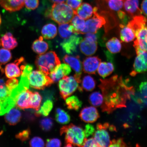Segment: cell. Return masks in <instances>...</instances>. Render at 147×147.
Listing matches in <instances>:
<instances>
[{
    "instance_id": "1",
    "label": "cell",
    "mask_w": 147,
    "mask_h": 147,
    "mask_svg": "<svg viewBox=\"0 0 147 147\" xmlns=\"http://www.w3.org/2000/svg\"><path fill=\"white\" fill-rule=\"evenodd\" d=\"M100 80V88L104 97L102 111L110 113L117 108L125 107L127 100L134 94L133 88L127 86L122 77L119 78L117 75Z\"/></svg>"
},
{
    "instance_id": "2",
    "label": "cell",
    "mask_w": 147,
    "mask_h": 147,
    "mask_svg": "<svg viewBox=\"0 0 147 147\" xmlns=\"http://www.w3.org/2000/svg\"><path fill=\"white\" fill-rule=\"evenodd\" d=\"M47 17L51 18L59 24L70 22L75 15V11L65 3H54L46 13Z\"/></svg>"
},
{
    "instance_id": "3",
    "label": "cell",
    "mask_w": 147,
    "mask_h": 147,
    "mask_svg": "<svg viewBox=\"0 0 147 147\" xmlns=\"http://www.w3.org/2000/svg\"><path fill=\"white\" fill-rule=\"evenodd\" d=\"M60 134L61 135L65 134L66 144H71L73 146L82 147L86 138L83 129L73 124L62 127Z\"/></svg>"
},
{
    "instance_id": "4",
    "label": "cell",
    "mask_w": 147,
    "mask_h": 147,
    "mask_svg": "<svg viewBox=\"0 0 147 147\" xmlns=\"http://www.w3.org/2000/svg\"><path fill=\"white\" fill-rule=\"evenodd\" d=\"M60 64L59 58L56 53L52 51L38 55L35 61L38 69L48 75L56 66Z\"/></svg>"
},
{
    "instance_id": "5",
    "label": "cell",
    "mask_w": 147,
    "mask_h": 147,
    "mask_svg": "<svg viewBox=\"0 0 147 147\" xmlns=\"http://www.w3.org/2000/svg\"><path fill=\"white\" fill-rule=\"evenodd\" d=\"M29 82L31 87L40 90H44L53 83L49 75L40 70L34 71L30 73Z\"/></svg>"
},
{
    "instance_id": "6",
    "label": "cell",
    "mask_w": 147,
    "mask_h": 147,
    "mask_svg": "<svg viewBox=\"0 0 147 147\" xmlns=\"http://www.w3.org/2000/svg\"><path fill=\"white\" fill-rule=\"evenodd\" d=\"M78 84L74 76H65L60 80L58 86L62 98L65 100L72 94L78 88Z\"/></svg>"
},
{
    "instance_id": "7",
    "label": "cell",
    "mask_w": 147,
    "mask_h": 147,
    "mask_svg": "<svg viewBox=\"0 0 147 147\" xmlns=\"http://www.w3.org/2000/svg\"><path fill=\"white\" fill-rule=\"evenodd\" d=\"M98 8L95 7L93 8L94 16L85 21V27L82 34L88 33L96 34L97 31L106 23L105 20L103 16H101L98 12Z\"/></svg>"
},
{
    "instance_id": "8",
    "label": "cell",
    "mask_w": 147,
    "mask_h": 147,
    "mask_svg": "<svg viewBox=\"0 0 147 147\" xmlns=\"http://www.w3.org/2000/svg\"><path fill=\"white\" fill-rule=\"evenodd\" d=\"M109 127V124L108 123L103 124H97V130L94 134V137L99 147L109 146L111 141L109 134L107 130Z\"/></svg>"
},
{
    "instance_id": "9",
    "label": "cell",
    "mask_w": 147,
    "mask_h": 147,
    "mask_svg": "<svg viewBox=\"0 0 147 147\" xmlns=\"http://www.w3.org/2000/svg\"><path fill=\"white\" fill-rule=\"evenodd\" d=\"M63 61L65 63L68 64L75 72L74 77L77 81L80 83L81 82V75L82 70V64L78 56H73L65 55Z\"/></svg>"
},
{
    "instance_id": "10",
    "label": "cell",
    "mask_w": 147,
    "mask_h": 147,
    "mask_svg": "<svg viewBox=\"0 0 147 147\" xmlns=\"http://www.w3.org/2000/svg\"><path fill=\"white\" fill-rule=\"evenodd\" d=\"M82 40V38L78 36V34H74L69 38L65 39L61 43L60 45L67 54H73L76 52L77 47Z\"/></svg>"
},
{
    "instance_id": "11",
    "label": "cell",
    "mask_w": 147,
    "mask_h": 147,
    "mask_svg": "<svg viewBox=\"0 0 147 147\" xmlns=\"http://www.w3.org/2000/svg\"><path fill=\"white\" fill-rule=\"evenodd\" d=\"M71 72V67L68 64H60L56 66L49 75L53 83L59 81L64 77L69 75Z\"/></svg>"
},
{
    "instance_id": "12",
    "label": "cell",
    "mask_w": 147,
    "mask_h": 147,
    "mask_svg": "<svg viewBox=\"0 0 147 147\" xmlns=\"http://www.w3.org/2000/svg\"><path fill=\"white\" fill-rule=\"evenodd\" d=\"M24 61V58L23 57L15 61L13 63H9L5 66V72L7 78H18L22 74L21 67L19 66Z\"/></svg>"
},
{
    "instance_id": "13",
    "label": "cell",
    "mask_w": 147,
    "mask_h": 147,
    "mask_svg": "<svg viewBox=\"0 0 147 147\" xmlns=\"http://www.w3.org/2000/svg\"><path fill=\"white\" fill-rule=\"evenodd\" d=\"M101 62V60L97 56L86 58L82 63L84 72L89 74H95Z\"/></svg>"
},
{
    "instance_id": "14",
    "label": "cell",
    "mask_w": 147,
    "mask_h": 147,
    "mask_svg": "<svg viewBox=\"0 0 147 147\" xmlns=\"http://www.w3.org/2000/svg\"><path fill=\"white\" fill-rule=\"evenodd\" d=\"M80 117L85 122L93 123L99 118L100 115L96 108L90 106L84 107L82 110Z\"/></svg>"
},
{
    "instance_id": "15",
    "label": "cell",
    "mask_w": 147,
    "mask_h": 147,
    "mask_svg": "<svg viewBox=\"0 0 147 147\" xmlns=\"http://www.w3.org/2000/svg\"><path fill=\"white\" fill-rule=\"evenodd\" d=\"M123 8L126 13L132 18L142 13L139 8V0H123Z\"/></svg>"
},
{
    "instance_id": "16",
    "label": "cell",
    "mask_w": 147,
    "mask_h": 147,
    "mask_svg": "<svg viewBox=\"0 0 147 147\" xmlns=\"http://www.w3.org/2000/svg\"><path fill=\"white\" fill-rule=\"evenodd\" d=\"M81 51L87 56H91L95 54L97 50V42L84 38L80 44Z\"/></svg>"
},
{
    "instance_id": "17",
    "label": "cell",
    "mask_w": 147,
    "mask_h": 147,
    "mask_svg": "<svg viewBox=\"0 0 147 147\" xmlns=\"http://www.w3.org/2000/svg\"><path fill=\"white\" fill-rule=\"evenodd\" d=\"M0 5L10 12L19 11L24 5V0H0Z\"/></svg>"
},
{
    "instance_id": "18",
    "label": "cell",
    "mask_w": 147,
    "mask_h": 147,
    "mask_svg": "<svg viewBox=\"0 0 147 147\" xmlns=\"http://www.w3.org/2000/svg\"><path fill=\"white\" fill-rule=\"evenodd\" d=\"M32 92L28 89L20 94L16 100V106L20 109H24L30 108V104Z\"/></svg>"
},
{
    "instance_id": "19",
    "label": "cell",
    "mask_w": 147,
    "mask_h": 147,
    "mask_svg": "<svg viewBox=\"0 0 147 147\" xmlns=\"http://www.w3.org/2000/svg\"><path fill=\"white\" fill-rule=\"evenodd\" d=\"M75 14L77 15L82 19L87 20L91 18L93 14V8L89 3H82L76 10Z\"/></svg>"
},
{
    "instance_id": "20",
    "label": "cell",
    "mask_w": 147,
    "mask_h": 147,
    "mask_svg": "<svg viewBox=\"0 0 147 147\" xmlns=\"http://www.w3.org/2000/svg\"><path fill=\"white\" fill-rule=\"evenodd\" d=\"M147 21V18L140 15L133 18V19L128 22L127 26L132 29L135 35L140 30L146 25Z\"/></svg>"
},
{
    "instance_id": "21",
    "label": "cell",
    "mask_w": 147,
    "mask_h": 147,
    "mask_svg": "<svg viewBox=\"0 0 147 147\" xmlns=\"http://www.w3.org/2000/svg\"><path fill=\"white\" fill-rule=\"evenodd\" d=\"M147 71V61L143 58L137 56L133 65V68L130 75L135 76L138 74L146 72Z\"/></svg>"
},
{
    "instance_id": "22",
    "label": "cell",
    "mask_w": 147,
    "mask_h": 147,
    "mask_svg": "<svg viewBox=\"0 0 147 147\" xmlns=\"http://www.w3.org/2000/svg\"><path fill=\"white\" fill-rule=\"evenodd\" d=\"M22 114L20 110L16 108H12L5 116L6 122L11 125H15L21 120Z\"/></svg>"
},
{
    "instance_id": "23",
    "label": "cell",
    "mask_w": 147,
    "mask_h": 147,
    "mask_svg": "<svg viewBox=\"0 0 147 147\" xmlns=\"http://www.w3.org/2000/svg\"><path fill=\"white\" fill-rule=\"evenodd\" d=\"M120 38L123 42H129L133 41L136 38L135 35L131 28L123 24L119 25Z\"/></svg>"
},
{
    "instance_id": "24",
    "label": "cell",
    "mask_w": 147,
    "mask_h": 147,
    "mask_svg": "<svg viewBox=\"0 0 147 147\" xmlns=\"http://www.w3.org/2000/svg\"><path fill=\"white\" fill-rule=\"evenodd\" d=\"M1 44L4 49L11 50L15 48L18 43L11 33L7 32L1 38Z\"/></svg>"
},
{
    "instance_id": "25",
    "label": "cell",
    "mask_w": 147,
    "mask_h": 147,
    "mask_svg": "<svg viewBox=\"0 0 147 147\" xmlns=\"http://www.w3.org/2000/svg\"><path fill=\"white\" fill-rule=\"evenodd\" d=\"M49 48L48 44L44 41L43 37L41 36L34 41L32 45L33 51L38 55L45 54L48 50Z\"/></svg>"
},
{
    "instance_id": "26",
    "label": "cell",
    "mask_w": 147,
    "mask_h": 147,
    "mask_svg": "<svg viewBox=\"0 0 147 147\" xmlns=\"http://www.w3.org/2000/svg\"><path fill=\"white\" fill-rule=\"evenodd\" d=\"M70 23L73 27L74 34H82L85 28V20L75 14Z\"/></svg>"
},
{
    "instance_id": "27",
    "label": "cell",
    "mask_w": 147,
    "mask_h": 147,
    "mask_svg": "<svg viewBox=\"0 0 147 147\" xmlns=\"http://www.w3.org/2000/svg\"><path fill=\"white\" fill-rule=\"evenodd\" d=\"M57 32L56 26L54 24L49 23L42 28L41 32L43 38L47 39H51L56 37Z\"/></svg>"
},
{
    "instance_id": "28",
    "label": "cell",
    "mask_w": 147,
    "mask_h": 147,
    "mask_svg": "<svg viewBox=\"0 0 147 147\" xmlns=\"http://www.w3.org/2000/svg\"><path fill=\"white\" fill-rule=\"evenodd\" d=\"M113 64L110 62H100L97 69L100 76L103 78L109 76L114 70Z\"/></svg>"
},
{
    "instance_id": "29",
    "label": "cell",
    "mask_w": 147,
    "mask_h": 147,
    "mask_svg": "<svg viewBox=\"0 0 147 147\" xmlns=\"http://www.w3.org/2000/svg\"><path fill=\"white\" fill-rule=\"evenodd\" d=\"M96 82L92 77L90 75H86L82 79V86L79 87L81 91L84 90L86 91H91L95 89Z\"/></svg>"
},
{
    "instance_id": "30",
    "label": "cell",
    "mask_w": 147,
    "mask_h": 147,
    "mask_svg": "<svg viewBox=\"0 0 147 147\" xmlns=\"http://www.w3.org/2000/svg\"><path fill=\"white\" fill-rule=\"evenodd\" d=\"M96 2L104 3L110 10L118 12L123 6V0H95Z\"/></svg>"
},
{
    "instance_id": "31",
    "label": "cell",
    "mask_w": 147,
    "mask_h": 147,
    "mask_svg": "<svg viewBox=\"0 0 147 147\" xmlns=\"http://www.w3.org/2000/svg\"><path fill=\"white\" fill-rule=\"evenodd\" d=\"M106 47L109 52L112 54H116L120 52L122 45L118 38L113 37L107 42Z\"/></svg>"
},
{
    "instance_id": "32",
    "label": "cell",
    "mask_w": 147,
    "mask_h": 147,
    "mask_svg": "<svg viewBox=\"0 0 147 147\" xmlns=\"http://www.w3.org/2000/svg\"><path fill=\"white\" fill-rule=\"evenodd\" d=\"M53 107V103L52 100H47L43 103L41 108L36 112L35 115L37 117L41 115L47 117L49 115Z\"/></svg>"
},
{
    "instance_id": "33",
    "label": "cell",
    "mask_w": 147,
    "mask_h": 147,
    "mask_svg": "<svg viewBox=\"0 0 147 147\" xmlns=\"http://www.w3.org/2000/svg\"><path fill=\"white\" fill-rule=\"evenodd\" d=\"M55 119L59 123L65 124L70 121L71 117L67 112L61 108H58L56 110Z\"/></svg>"
},
{
    "instance_id": "34",
    "label": "cell",
    "mask_w": 147,
    "mask_h": 147,
    "mask_svg": "<svg viewBox=\"0 0 147 147\" xmlns=\"http://www.w3.org/2000/svg\"><path fill=\"white\" fill-rule=\"evenodd\" d=\"M66 105L68 109L78 111L81 107L82 102L78 97L73 96L66 99Z\"/></svg>"
},
{
    "instance_id": "35",
    "label": "cell",
    "mask_w": 147,
    "mask_h": 147,
    "mask_svg": "<svg viewBox=\"0 0 147 147\" xmlns=\"http://www.w3.org/2000/svg\"><path fill=\"white\" fill-rule=\"evenodd\" d=\"M71 29L69 23L59 24L58 32L60 36L64 39L69 38L74 34Z\"/></svg>"
},
{
    "instance_id": "36",
    "label": "cell",
    "mask_w": 147,
    "mask_h": 147,
    "mask_svg": "<svg viewBox=\"0 0 147 147\" xmlns=\"http://www.w3.org/2000/svg\"><path fill=\"white\" fill-rule=\"evenodd\" d=\"M89 102L92 105L98 107L103 103V96L100 92H95L90 95Z\"/></svg>"
},
{
    "instance_id": "37",
    "label": "cell",
    "mask_w": 147,
    "mask_h": 147,
    "mask_svg": "<svg viewBox=\"0 0 147 147\" xmlns=\"http://www.w3.org/2000/svg\"><path fill=\"white\" fill-rule=\"evenodd\" d=\"M42 97L38 92H32L31 95L30 108H32L38 111L41 105Z\"/></svg>"
},
{
    "instance_id": "38",
    "label": "cell",
    "mask_w": 147,
    "mask_h": 147,
    "mask_svg": "<svg viewBox=\"0 0 147 147\" xmlns=\"http://www.w3.org/2000/svg\"><path fill=\"white\" fill-rule=\"evenodd\" d=\"M12 58L11 53L8 49L4 48L0 49V65L8 63Z\"/></svg>"
},
{
    "instance_id": "39",
    "label": "cell",
    "mask_w": 147,
    "mask_h": 147,
    "mask_svg": "<svg viewBox=\"0 0 147 147\" xmlns=\"http://www.w3.org/2000/svg\"><path fill=\"white\" fill-rule=\"evenodd\" d=\"M40 124L42 130L45 131H50L52 128L54 122L51 117H46L41 119Z\"/></svg>"
},
{
    "instance_id": "40",
    "label": "cell",
    "mask_w": 147,
    "mask_h": 147,
    "mask_svg": "<svg viewBox=\"0 0 147 147\" xmlns=\"http://www.w3.org/2000/svg\"><path fill=\"white\" fill-rule=\"evenodd\" d=\"M139 91L141 100L147 105V81L141 83L139 86Z\"/></svg>"
},
{
    "instance_id": "41",
    "label": "cell",
    "mask_w": 147,
    "mask_h": 147,
    "mask_svg": "<svg viewBox=\"0 0 147 147\" xmlns=\"http://www.w3.org/2000/svg\"><path fill=\"white\" fill-rule=\"evenodd\" d=\"M31 147H43L45 146V143L43 140L39 137L33 138L29 142Z\"/></svg>"
},
{
    "instance_id": "42",
    "label": "cell",
    "mask_w": 147,
    "mask_h": 147,
    "mask_svg": "<svg viewBox=\"0 0 147 147\" xmlns=\"http://www.w3.org/2000/svg\"><path fill=\"white\" fill-rule=\"evenodd\" d=\"M39 0H24V5L29 10H34L39 5Z\"/></svg>"
},
{
    "instance_id": "43",
    "label": "cell",
    "mask_w": 147,
    "mask_h": 147,
    "mask_svg": "<svg viewBox=\"0 0 147 147\" xmlns=\"http://www.w3.org/2000/svg\"><path fill=\"white\" fill-rule=\"evenodd\" d=\"M30 131L29 129L23 130L20 132L16 136V138L19 139L22 141H26L29 139Z\"/></svg>"
},
{
    "instance_id": "44",
    "label": "cell",
    "mask_w": 147,
    "mask_h": 147,
    "mask_svg": "<svg viewBox=\"0 0 147 147\" xmlns=\"http://www.w3.org/2000/svg\"><path fill=\"white\" fill-rule=\"evenodd\" d=\"M18 80L16 78H13L9 79L5 82V85L9 90L12 91L18 86Z\"/></svg>"
},
{
    "instance_id": "45",
    "label": "cell",
    "mask_w": 147,
    "mask_h": 147,
    "mask_svg": "<svg viewBox=\"0 0 147 147\" xmlns=\"http://www.w3.org/2000/svg\"><path fill=\"white\" fill-rule=\"evenodd\" d=\"M127 146L123 139L121 138L117 139H114L110 142L109 147H123Z\"/></svg>"
},
{
    "instance_id": "46",
    "label": "cell",
    "mask_w": 147,
    "mask_h": 147,
    "mask_svg": "<svg viewBox=\"0 0 147 147\" xmlns=\"http://www.w3.org/2000/svg\"><path fill=\"white\" fill-rule=\"evenodd\" d=\"M61 146V141L59 139L54 138L48 139L47 141V147H60Z\"/></svg>"
},
{
    "instance_id": "47",
    "label": "cell",
    "mask_w": 147,
    "mask_h": 147,
    "mask_svg": "<svg viewBox=\"0 0 147 147\" xmlns=\"http://www.w3.org/2000/svg\"><path fill=\"white\" fill-rule=\"evenodd\" d=\"M82 147H99L96 141L93 138L84 139Z\"/></svg>"
},
{
    "instance_id": "48",
    "label": "cell",
    "mask_w": 147,
    "mask_h": 147,
    "mask_svg": "<svg viewBox=\"0 0 147 147\" xmlns=\"http://www.w3.org/2000/svg\"><path fill=\"white\" fill-rule=\"evenodd\" d=\"M66 3L74 11L82 3V0H66Z\"/></svg>"
},
{
    "instance_id": "49",
    "label": "cell",
    "mask_w": 147,
    "mask_h": 147,
    "mask_svg": "<svg viewBox=\"0 0 147 147\" xmlns=\"http://www.w3.org/2000/svg\"><path fill=\"white\" fill-rule=\"evenodd\" d=\"M85 137L87 138L93 135L95 131V129L93 125L90 124L86 125L85 129L84 130Z\"/></svg>"
},
{
    "instance_id": "50",
    "label": "cell",
    "mask_w": 147,
    "mask_h": 147,
    "mask_svg": "<svg viewBox=\"0 0 147 147\" xmlns=\"http://www.w3.org/2000/svg\"><path fill=\"white\" fill-rule=\"evenodd\" d=\"M84 38L91 41L97 42V36L94 33H88L85 34Z\"/></svg>"
},
{
    "instance_id": "51",
    "label": "cell",
    "mask_w": 147,
    "mask_h": 147,
    "mask_svg": "<svg viewBox=\"0 0 147 147\" xmlns=\"http://www.w3.org/2000/svg\"><path fill=\"white\" fill-rule=\"evenodd\" d=\"M117 13L119 19L123 21V22L125 23L127 22V17L126 16V12L121 10L117 12Z\"/></svg>"
},
{
    "instance_id": "52",
    "label": "cell",
    "mask_w": 147,
    "mask_h": 147,
    "mask_svg": "<svg viewBox=\"0 0 147 147\" xmlns=\"http://www.w3.org/2000/svg\"><path fill=\"white\" fill-rule=\"evenodd\" d=\"M43 95H44V98L45 100H52L54 99V94L52 92L50 91H46L44 92Z\"/></svg>"
},
{
    "instance_id": "53",
    "label": "cell",
    "mask_w": 147,
    "mask_h": 147,
    "mask_svg": "<svg viewBox=\"0 0 147 147\" xmlns=\"http://www.w3.org/2000/svg\"><path fill=\"white\" fill-rule=\"evenodd\" d=\"M142 13L147 16V0H143L141 4V9Z\"/></svg>"
},
{
    "instance_id": "54",
    "label": "cell",
    "mask_w": 147,
    "mask_h": 147,
    "mask_svg": "<svg viewBox=\"0 0 147 147\" xmlns=\"http://www.w3.org/2000/svg\"><path fill=\"white\" fill-rule=\"evenodd\" d=\"M50 1L51 2L54 3H64L66 0H50Z\"/></svg>"
},
{
    "instance_id": "55",
    "label": "cell",
    "mask_w": 147,
    "mask_h": 147,
    "mask_svg": "<svg viewBox=\"0 0 147 147\" xmlns=\"http://www.w3.org/2000/svg\"><path fill=\"white\" fill-rule=\"evenodd\" d=\"M1 15H0V25H1Z\"/></svg>"
},
{
    "instance_id": "56",
    "label": "cell",
    "mask_w": 147,
    "mask_h": 147,
    "mask_svg": "<svg viewBox=\"0 0 147 147\" xmlns=\"http://www.w3.org/2000/svg\"><path fill=\"white\" fill-rule=\"evenodd\" d=\"M0 44H1V41H0Z\"/></svg>"
}]
</instances>
